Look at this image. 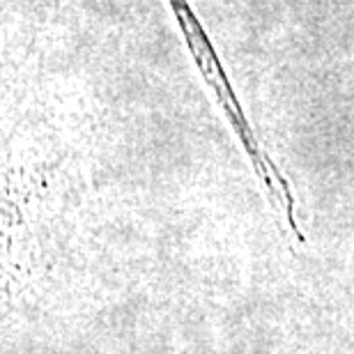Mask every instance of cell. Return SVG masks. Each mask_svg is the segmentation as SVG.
I'll return each instance as SVG.
<instances>
[{
    "label": "cell",
    "instance_id": "cell-1",
    "mask_svg": "<svg viewBox=\"0 0 354 354\" xmlns=\"http://www.w3.org/2000/svg\"><path fill=\"white\" fill-rule=\"evenodd\" d=\"M168 5H171L177 26H180V30H182V37L187 41L189 51L194 55L205 83H207V88L214 92L218 109L223 111V115L228 120V124L232 127V131H235V136L239 138V143L244 145V150L253 164V171H256V175L260 177V182L265 184L274 207L279 209L283 218L288 221L290 230L295 232V237L304 239L299 228H297V221H295V198L290 194L286 177L279 173V168L272 164V159L267 157V152L260 147L256 133H253L249 120H246L242 106L237 102L235 90H232L228 76H225L221 62L216 58L214 46H212V41L207 39V35L203 30L201 21L196 19V14L187 0H168Z\"/></svg>",
    "mask_w": 354,
    "mask_h": 354
}]
</instances>
